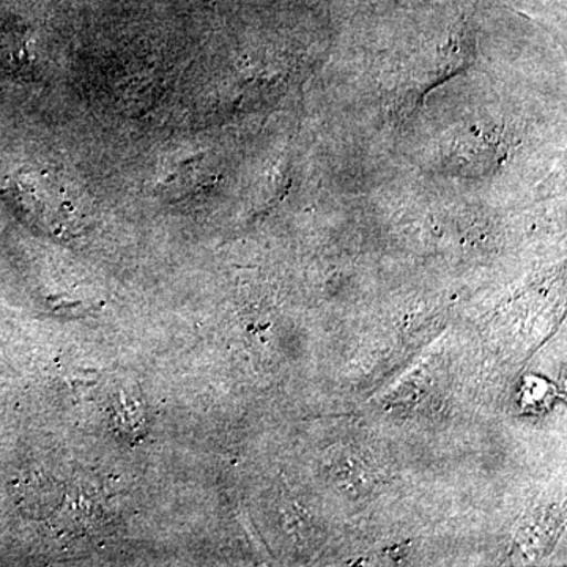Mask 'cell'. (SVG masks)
<instances>
[{
	"label": "cell",
	"mask_w": 567,
	"mask_h": 567,
	"mask_svg": "<svg viewBox=\"0 0 567 567\" xmlns=\"http://www.w3.org/2000/svg\"><path fill=\"white\" fill-rule=\"evenodd\" d=\"M507 152V141L502 133L492 132V130L472 128L466 136H461L456 141L454 148V162L461 166L462 173L472 167V174L475 169L484 171V167H494L502 162Z\"/></svg>",
	"instance_id": "obj_1"
}]
</instances>
